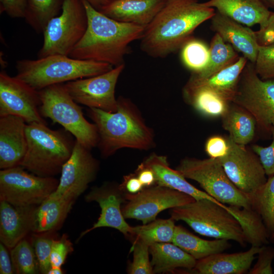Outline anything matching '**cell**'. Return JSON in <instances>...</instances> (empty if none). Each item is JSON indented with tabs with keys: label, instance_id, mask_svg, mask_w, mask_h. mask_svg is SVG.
Returning <instances> with one entry per match:
<instances>
[{
	"label": "cell",
	"instance_id": "1",
	"mask_svg": "<svg viewBox=\"0 0 274 274\" xmlns=\"http://www.w3.org/2000/svg\"><path fill=\"white\" fill-rule=\"evenodd\" d=\"M216 10L198 0H167L145 28L140 48L148 55L164 58L180 50Z\"/></svg>",
	"mask_w": 274,
	"mask_h": 274
},
{
	"label": "cell",
	"instance_id": "2",
	"mask_svg": "<svg viewBox=\"0 0 274 274\" xmlns=\"http://www.w3.org/2000/svg\"><path fill=\"white\" fill-rule=\"evenodd\" d=\"M83 2L88 17L87 28L69 56L106 63L114 67L125 64L124 57L130 52V44L142 38L145 27L114 20L87 0Z\"/></svg>",
	"mask_w": 274,
	"mask_h": 274
},
{
	"label": "cell",
	"instance_id": "3",
	"mask_svg": "<svg viewBox=\"0 0 274 274\" xmlns=\"http://www.w3.org/2000/svg\"><path fill=\"white\" fill-rule=\"evenodd\" d=\"M87 112L97 127V147L103 158L109 157L123 148L148 150L154 146L153 129L129 98L119 96L117 109L114 112L95 108H88Z\"/></svg>",
	"mask_w": 274,
	"mask_h": 274
},
{
	"label": "cell",
	"instance_id": "4",
	"mask_svg": "<svg viewBox=\"0 0 274 274\" xmlns=\"http://www.w3.org/2000/svg\"><path fill=\"white\" fill-rule=\"evenodd\" d=\"M113 67L106 63L55 55L18 60L16 77L39 91L50 85L98 75Z\"/></svg>",
	"mask_w": 274,
	"mask_h": 274
},
{
	"label": "cell",
	"instance_id": "5",
	"mask_svg": "<svg viewBox=\"0 0 274 274\" xmlns=\"http://www.w3.org/2000/svg\"><path fill=\"white\" fill-rule=\"evenodd\" d=\"M65 130H53L47 124H26V151L20 165L41 177H54L61 173L75 145Z\"/></svg>",
	"mask_w": 274,
	"mask_h": 274
},
{
	"label": "cell",
	"instance_id": "6",
	"mask_svg": "<svg viewBox=\"0 0 274 274\" xmlns=\"http://www.w3.org/2000/svg\"><path fill=\"white\" fill-rule=\"evenodd\" d=\"M226 207L208 199H195L170 209L169 213L174 220L185 222L202 235L232 240L244 246L246 242L240 225Z\"/></svg>",
	"mask_w": 274,
	"mask_h": 274
},
{
	"label": "cell",
	"instance_id": "7",
	"mask_svg": "<svg viewBox=\"0 0 274 274\" xmlns=\"http://www.w3.org/2000/svg\"><path fill=\"white\" fill-rule=\"evenodd\" d=\"M39 93L41 101L40 112L43 117L62 126L86 148L91 150L97 146L96 125L86 119L82 108L71 97L63 83L46 87L39 90Z\"/></svg>",
	"mask_w": 274,
	"mask_h": 274
},
{
	"label": "cell",
	"instance_id": "8",
	"mask_svg": "<svg viewBox=\"0 0 274 274\" xmlns=\"http://www.w3.org/2000/svg\"><path fill=\"white\" fill-rule=\"evenodd\" d=\"M87 26L83 0H63L61 13L49 22L43 33V44L38 58L55 55L69 56Z\"/></svg>",
	"mask_w": 274,
	"mask_h": 274
},
{
	"label": "cell",
	"instance_id": "9",
	"mask_svg": "<svg viewBox=\"0 0 274 274\" xmlns=\"http://www.w3.org/2000/svg\"><path fill=\"white\" fill-rule=\"evenodd\" d=\"M176 169L186 179L197 182L205 192L222 203L251 207L247 196L231 181L219 159L185 157Z\"/></svg>",
	"mask_w": 274,
	"mask_h": 274
},
{
	"label": "cell",
	"instance_id": "10",
	"mask_svg": "<svg viewBox=\"0 0 274 274\" xmlns=\"http://www.w3.org/2000/svg\"><path fill=\"white\" fill-rule=\"evenodd\" d=\"M232 102L249 112L260 129L270 133L274 127V79H262L254 63L249 61L241 74Z\"/></svg>",
	"mask_w": 274,
	"mask_h": 274
},
{
	"label": "cell",
	"instance_id": "11",
	"mask_svg": "<svg viewBox=\"0 0 274 274\" xmlns=\"http://www.w3.org/2000/svg\"><path fill=\"white\" fill-rule=\"evenodd\" d=\"M20 165L0 171V200L17 206H39L57 189L59 180L29 173Z\"/></svg>",
	"mask_w": 274,
	"mask_h": 274
},
{
	"label": "cell",
	"instance_id": "12",
	"mask_svg": "<svg viewBox=\"0 0 274 274\" xmlns=\"http://www.w3.org/2000/svg\"><path fill=\"white\" fill-rule=\"evenodd\" d=\"M122 206L125 219H132L147 224L156 219L162 211L183 206L195 199L188 194L159 185L144 188L135 194L125 193Z\"/></svg>",
	"mask_w": 274,
	"mask_h": 274
},
{
	"label": "cell",
	"instance_id": "13",
	"mask_svg": "<svg viewBox=\"0 0 274 274\" xmlns=\"http://www.w3.org/2000/svg\"><path fill=\"white\" fill-rule=\"evenodd\" d=\"M125 64L98 75L79 79L63 84L71 97L77 103L88 108L108 112L117 109L115 88Z\"/></svg>",
	"mask_w": 274,
	"mask_h": 274
},
{
	"label": "cell",
	"instance_id": "14",
	"mask_svg": "<svg viewBox=\"0 0 274 274\" xmlns=\"http://www.w3.org/2000/svg\"><path fill=\"white\" fill-rule=\"evenodd\" d=\"M39 91L5 71L0 72V117L14 115L27 124H47L40 112Z\"/></svg>",
	"mask_w": 274,
	"mask_h": 274
},
{
	"label": "cell",
	"instance_id": "15",
	"mask_svg": "<svg viewBox=\"0 0 274 274\" xmlns=\"http://www.w3.org/2000/svg\"><path fill=\"white\" fill-rule=\"evenodd\" d=\"M227 154L219 160L233 184L245 195L255 191L267 178L257 155L246 146L234 143L228 135Z\"/></svg>",
	"mask_w": 274,
	"mask_h": 274
},
{
	"label": "cell",
	"instance_id": "16",
	"mask_svg": "<svg viewBox=\"0 0 274 274\" xmlns=\"http://www.w3.org/2000/svg\"><path fill=\"white\" fill-rule=\"evenodd\" d=\"M90 151L75 140L72 153L62 167L58 187L52 194L77 199L85 191L99 168Z\"/></svg>",
	"mask_w": 274,
	"mask_h": 274
},
{
	"label": "cell",
	"instance_id": "17",
	"mask_svg": "<svg viewBox=\"0 0 274 274\" xmlns=\"http://www.w3.org/2000/svg\"><path fill=\"white\" fill-rule=\"evenodd\" d=\"M125 193L120 184L114 182H106L100 186L92 188L85 196V200L98 203L101 212L97 221L82 232L80 238L101 227L114 228L129 237L132 226L125 221L122 212V206L125 202Z\"/></svg>",
	"mask_w": 274,
	"mask_h": 274
},
{
	"label": "cell",
	"instance_id": "18",
	"mask_svg": "<svg viewBox=\"0 0 274 274\" xmlns=\"http://www.w3.org/2000/svg\"><path fill=\"white\" fill-rule=\"evenodd\" d=\"M38 206L17 207L0 200V241L8 249L13 248L29 232H35Z\"/></svg>",
	"mask_w": 274,
	"mask_h": 274
},
{
	"label": "cell",
	"instance_id": "19",
	"mask_svg": "<svg viewBox=\"0 0 274 274\" xmlns=\"http://www.w3.org/2000/svg\"><path fill=\"white\" fill-rule=\"evenodd\" d=\"M26 123L18 116L0 117V168L20 165L25 156Z\"/></svg>",
	"mask_w": 274,
	"mask_h": 274
},
{
	"label": "cell",
	"instance_id": "20",
	"mask_svg": "<svg viewBox=\"0 0 274 274\" xmlns=\"http://www.w3.org/2000/svg\"><path fill=\"white\" fill-rule=\"evenodd\" d=\"M211 21L212 30L249 61L255 63L260 48L255 31L216 11Z\"/></svg>",
	"mask_w": 274,
	"mask_h": 274
},
{
	"label": "cell",
	"instance_id": "21",
	"mask_svg": "<svg viewBox=\"0 0 274 274\" xmlns=\"http://www.w3.org/2000/svg\"><path fill=\"white\" fill-rule=\"evenodd\" d=\"M167 0H111L99 10L116 21L146 27Z\"/></svg>",
	"mask_w": 274,
	"mask_h": 274
},
{
	"label": "cell",
	"instance_id": "22",
	"mask_svg": "<svg viewBox=\"0 0 274 274\" xmlns=\"http://www.w3.org/2000/svg\"><path fill=\"white\" fill-rule=\"evenodd\" d=\"M262 247V246H261ZM261 247H253L244 252L219 253L197 260L191 270L198 274H243L248 273Z\"/></svg>",
	"mask_w": 274,
	"mask_h": 274
},
{
	"label": "cell",
	"instance_id": "23",
	"mask_svg": "<svg viewBox=\"0 0 274 274\" xmlns=\"http://www.w3.org/2000/svg\"><path fill=\"white\" fill-rule=\"evenodd\" d=\"M139 165L152 170L156 185L183 192L190 195L195 199H208L218 201L204 191L191 184L178 170L172 168L165 156L152 153L145 158Z\"/></svg>",
	"mask_w": 274,
	"mask_h": 274
},
{
	"label": "cell",
	"instance_id": "24",
	"mask_svg": "<svg viewBox=\"0 0 274 274\" xmlns=\"http://www.w3.org/2000/svg\"><path fill=\"white\" fill-rule=\"evenodd\" d=\"M206 5L248 27L266 21L270 11L261 0H209Z\"/></svg>",
	"mask_w": 274,
	"mask_h": 274
},
{
	"label": "cell",
	"instance_id": "25",
	"mask_svg": "<svg viewBox=\"0 0 274 274\" xmlns=\"http://www.w3.org/2000/svg\"><path fill=\"white\" fill-rule=\"evenodd\" d=\"M248 61L240 56L234 63L209 77L201 78L191 74L186 83L212 90L232 102L241 74Z\"/></svg>",
	"mask_w": 274,
	"mask_h": 274
},
{
	"label": "cell",
	"instance_id": "26",
	"mask_svg": "<svg viewBox=\"0 0 274 274\" xmlns=\"http://www.w3.org/2000/svg\"><path fill=\"white\" fill-rule=\"evenodd\" d=\"M154 273L173 271L178 268L192 270L197 260L173 243H156L149 245Z\"/></svg>",
	"mask_w": 274,
	"mask_h": 274
},
{
	"label": "cell",
	"instance_id": "27",
	"mask_svg": "<svg viewBox=\"0 0 274 274\" xmlns=\"http://www.w3.org/2000/svg\"><path fill=\"white\" fill-rule=\"evenodd\" d=\"M76 199L51 194L37 207L35 232H51L63 223Z\"/></svg>",
	"mask_w": 274,
	"mask_h": 274
},
{
	"label": "cell",
	"instance_id": "28",
	"mask_svg": "<svg viewBox=\"0 0 274 274\" xmlns=\"http://www.w3.org/2000/svg\"><path fill=\"white\" fill-rule=\"evenodd\" d=\"M184 100L202 115L221 117L231 102L209 89L186 83L182 89Z\"/></svg>",
	"mask_w": 274,
	"mask_h": 274
},
{
	"label": "cell",
	"instance_id": "29",
	"mask_svg": "<svg viewBox=\"0 0 274 274\" xmlns=\"http://www.w3.org/2000/svg\"><path fill=\"white\" fill-rule=\"evenodd\" d=\"M221 118L223 128L234 143L246 146L254 139L256 122L243 108L231 102Z\"/></svg>",
	"mask_w": 274,
	"mask_h": 274
},
{
	"label": "cell",
	"instance_id": "30",
	"mask_svg": "<svg viewBox=\"0 0 274 274\" xmlns=\"http://www.w3.org/2000/svg\"><path fill=\"white\" fill-rule=\"evenodd\" d=\"M173 243L198 260L229 249V240H206L197 236L182 225L176 226Z\"/></svg>",
	"mask_w": 274,
	"mask_h": 274
},
{
	"label": "cell",
	"instance_id": "31",
	"mask_svg": "<svg viewBox=\"0 0 274 274\" xmlns=\"http://www.w3.org/2000/svg\"><path fill=\"white\" fill-rule=\"evenodd\" d=\"M226 209L237 219L246 242L253 247H261L268 243L270 234L259 214L251 207H226Z\"/></svg>",
	"mask_w": 274,
	"mask_h": 274
},
{
	"label": "cell",
	"instance_id": "32",
	"mask_svg": "<svg viewBox=\"0 0 274 274\" xmlns=\"http://www.w3.org/2000/svg\"><path fill=\"white\" fill-rule=\"evenodd\" d=\"M24 19L38 33H43L49 22L61 11L63 0H26Z\"/></svg>",
	"mask_w": 274,
	"mask_h": 274
},
{
	"label": "cell",
	"instance_id": "33",
	"mask_svg": "<svg viewBox=\"0 0 274 274\" xmlns=\"http://www.w3.org/2000/svg\"><path fill=\"white\" fill-rule=\"evenodd\" d=\"M210 59L206 68L199 74H191L201 78L209 77L234 63L239 57L238 53L228 43L215 33L212 38Z\"/></svg>",
	"mask_w": 274,
	"mask_h": 274
},
{
	"label": "cell",
	"instance_id": "34",
	"mask_svg": "<svg viewBox=\"0 0 274 274\" xmlns=\"http://www.w3.org/2000/svg\"><path fill=\"white\" fill-rule=\"evenodd\" d=\"M251 207L261 216L270 234L274 232V175L251 193L246 195Z\"/></svg>",
	"mask_w": 274,
	"mask_h": 274
},
{
	"label": "cell",
	"instance_id": "35",
	"mask_svg": "<svg viewBox=\"0 0 274 274\" xmlns=\"http://www.w3.org/2000/svg\"><path fill=\"white\" fill-rule=\"evenodd\" d=\"M175 221L172 217L156 219L147 224L133 226L129 237L149 245L156 243H172L176 226Z\"/></svg>",
	"mask_w": 274,
	"mask_h": 274
},
{
	"label": "cell",
	"instance_id": "36",
	"mask_svg": "<svg viewBox=\"0 0 274 274\" xmlns=\"http://www.w3.org/2000/svg\"><path fill=\"white\" fill-rule=\"evenodd\" d=\"M180 59L191 74H199L207 66L210 59L209 46L193 36L181 47Z\"/></svg>",
	"mask_w": 274,
	"mask_h": 274
},
{
	"label": "cell",
	"instance_id": "37",
	"mask_svg": "<svg viewBox=\"0 0 274 274\" xmlns=\"http://www.w3.org/2000/svg\"><path fill=\"white\" fill-rule=\"evenodd\" d=\"M10 256L14 273L36 274L40 272L33 247L23 239L11 249Z\"/></svg>",
	"mask_w": 274,
	"mask_h": 274
},
{
	"label": "cell",
	"instance_id": "38",
	"mask_svg": "<svg viewBox=\"0 0 274 274\" xmlns=\"http://www.w3.org/2000/svg\"><path fill=\"white\" fill-rule=\"evenodd\" d=\"M130 251L133 252V259L128 267V273H154L149 258L148 244L141 240L134 239Z\"/></svg>",
	"mask_w": 274,
	"mask_h": 274
},
{
	"label": "cell",
	"instance_id": "39",
	"mask_svg": "<svg viewBox=\"0 0 274 274\" xmlns=\"http://www.w3.org/2000/svg\"><path fill=\"white\" fill-rule=\"evenodd\" d=\"M254 65L256 73L262 79H274V43L260 46Z\"/></svg>",
	"mask_w": 274,
	"mask_h": 274
},
{
	"label": "cell",
	"instance_id": "40",
	"mask_svg": "<svg viewBox=\"0 0 274 274\" xmlns=\"http://www.w3.org/2000/svg\"><path fill=\"white\" fill-rule=\"evenodd\" d=\"M53 239L50 236L42 235L37 236L33 239V248L41 273L48 274L51 267L50 256Z\"/></svg>",
	"mask_w": 274,
	"mask_h": 274
},
{
	"label": "cell",
	"instance_id": "41",
	"mask_svg": "<svg viewBox=\"0 0 274 274\" xmlns=\"http://www.w3.org/2000/svg\"><path fill=\"white\" fill-rule=\"evenodd\" d=\"M73 250V244L66 234H63L59 239H53L50 256L51 267H61Z\"/></svg>",
	"mask_w": 274,
	"mask_h": 274
},
{
	"label": "cell",
	"instance_id": "42",
	"mask_svg": "<svg viewBox=\"0 0 274 274\" xmlns=\"http://www.w3.org/2000/svg\"><path fill=\"white\" fill-rule=\"evenodd\" d=\"M257 261L250 269L248 274H272L274 260V247L262 246L257 254Z\"/></svg>",
	"mask_w": 274,
	"mask_h": 274
},
{
	"label": "cell",
	"instance_id": "43",
	"mask_svg": "<svg viewBox=\"0 0 274 274\" xmlns=\"http://www.w3.org/2000/svg\"><path fill=\"white\" fill-rule=\"evenodd\" d=\"M272 141L267 147L258 145L252 146V150L258 156L266 173L267 176L274 175V127L270 130Z\"/></svg>",
	"mask_w": 274,
	"mask_h": 274
},
{
	"label": "cell",
	"instance_id": "44",
	"mask_svg": "<svg viewBox=\"0 0 274 274\" xmlns=\"http://www.w3.org/2000/svg\"><path fill=\"white\" fill-rule=\"evenodd\" d=\"M204 149L210 158L219 159L223 157L229 150L227 136L215 135L210 136L206 142Z\"/></svg>",
	"mask_w": 274,
	"mask_h": 274
},
{
	"label": "cell",
	"instance_id": "45",
	"mask_svg": "<svg viewBox=\"0 0 274 274\" xmlns=\"http://www.w3.org/2000/svg\"><path fill=\"white\" fill-rule=\"evenodd\" d=\"M255 32L260 46L274 43V12H270L266 21Z\"/></svg>",
	"mask_w": 274,
	"mask_h": 274
},
{
	"label": "cell",
	"instance_id": "46",
	"mask_svg": "<svg viewBox=\"0 0 274 274\" xmlns=\"http://www.w3.org/2000/svg\"><path fill=\"white\" fill-rule=\"evenodd\" d=\"M26 7V0H0L1 13L5 12L12 18H24Z\"/></svg>",
	"mask_w": 274,
	"mask_h": 274
},
{
	"label": "cell",
	"instance_id": "47",
	"mask_svg": "<svg viewBox=\"0 0 274 274\" xmlns=\"http://www.w3.org/2000/svg\"><path fill=\"white\" fill-rule=\"evenodd\" d=\"M120 186L125 192L130 194L137 193L145 188L135 173L124 176Z\"/></svg>",
	"mask_w": 274,
	"mask_h": 274
},
{
	"label": "cell",
	"instance_id": "48",
	"mask_svg": "<svg viewBox=\"0 0 274 274\" xmlns=\"http://www.w3.org/2000/svg\"><path fill=\"white\" fill-rule=\"evenodd\" d=\"M11 256L9 254L8 248L2 243L0 244V273H14Z\"/></svg>",
	"mask_w": 274,
	"mask_h": 274
},
{
	"label": "cell",
	"instance_id": "49",
	"mask_svg": "<svg viewBox=\"0 0 274 274\" xmlns=\"http://www.w3.org/2000/svg\"><path fill=\"white\" fill-rule=\"evenodd\" d=\"M135 174L145 188L156 184L154 174L150 169L138 165Z\"/></svg>",
	"mask_w": 274,
	"mask_h": 274
},
{
	"label": "cell",
	"instance_id": "50",
	"mask_svg": "<svg viewBox=\"0 0 274 274\" xmlns=\"http://www.w3.org/2000/svg\"><path fill=\"white\" fill-rule=\"evenodd\" d=\"M94 8L97 10L108 4L111 0H87Z\"/></svg>",
	"mask_w": 274,
	"mask_h": 274
},
{
	"label": "cell",
	"instance_id": "51",
	"mask_svg": "<svg viewBox=\"0 0 274 274\" xmlns=\"http://www.w3.org/2000/svg\"><path fill=\"white\" fill-rule=\"evenodd\" d=\"M63 270L59 267H51L49 270L48 274H62Z\"/></svg>",
	"mask_w": 274,
	"mask_h": 274
},
{
	"label": "cell",
	"instance_id": "52",
	"mask_svg": "<svg viewBox=\"0 0 274 274\" xmlns=\"http://www.w3.org/2000/svg\"><path fill=\"white\" fill-rule=\"evenodd\" d=\"M268 8L274 9V0H261Z\"/></svg>",
	"mask_w": 274,
	"mask_h": 274
},
{
	"label": "cell",
	"instance_id": "53",
	"mask_svg": "<svg viewBox=\"0 0 274 274\" xmlns=\"http://www.w3.org/2000/svg\"><path fill=\"white\" fill-rule=\"evenodd\" d=\"M269 239L272 242H274V232L271 235Z\"/></svg>",
	"mask_w": 274,
	"mask_h": 274
}]
</instances>
